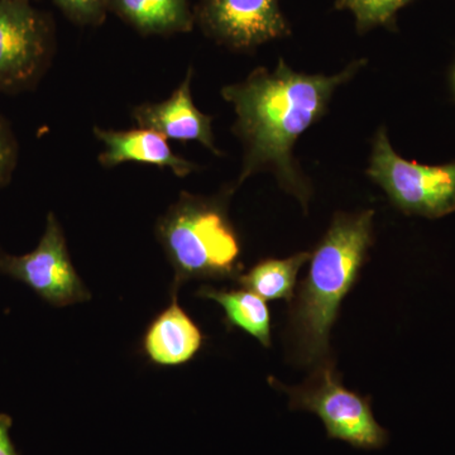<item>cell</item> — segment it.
I'll return each mask as SVG.
<instances>
[{"mask_svg":"<svg viewBox=\"0 0 455 455\" xmlns=\"http://www.w3.org/2000/svg\"><path fill=\"white\" fill-rule=\"evenodd\" d=\"M453 89H454V92H455V68L453 71Z\"/></svg>","mask_w":455,"mask_h":455,"instance_id":"cell-19","label":"cell"},{"mask_svg":"<svg viewBox=\"0 0 455 455\" xmlns=\"http://www.w3.org/2000/svg\"><path fill=\"white\" fill-rule=\"evenodd\" d=\"M194 70L188 68L184 80L170 98L160 103H143L132 109V116L140 128L160 133L166 140L197 142L215 156H223L215 143L212 116L197 109L191 84Z\"/></svg>","mask_w":455,"mask_h":455,"instance_id":"cell-9","label":"cell"},{"mask_svg":"<svg viewBox=\"0 0 455 455\" xmlns=\"http://www.w3.org/2000/svg\"><path fill=\"white\" fill-rule=\"evenodd\" d=\"M367 175L407 215L438 220L455 212V161L427 166L392 148L386 128L374 134Z\"/></svg>","mask_w":455,"mask_h":455,"instance_id":"cell-5","label":"cell"},{"mask_svg":"<svg viewBox=\"0 0 455 455\" xmlns=\"http://www.w3.org/2000/svg\"><path fill=\"white\" fill-rule=\"evenodd\" d=\"M92 131L104 146L98 161L106 169L127 163L145 164L169 169L178 178H187L199 170L196 164L176 155L157 132L140 127L124 131L94 127Z\"/></svg>","mask_w":455,"mask_h":455,"instance_id":"cell-10","label":"cell"},{"mask_svg":"<svg viewBox=\"0 0 455 455\" xmlns=\"http://www.w3.org/2000/svg\"><path fill=\"white\" fill-rule=\"evenodd\" d=\"M412 0H335V7L348 11L355 20L359 33H367L379 27L392 28L398 12Z\"/></svg>","mask_w":455,"mask_h":455,"instance_id":"cell-15","label":"cell"},{"mask_svg":"<svg viewBox=\"0 0 455 455\" xmlns=\"http://www.w3.org/2000/svg\"><path fill=\"white\" fill-rule=\"evenodd\" d=\"M373 220L372 209L337 212L311 253L309 272L291 300L286 331L296 363L315 368L331 361V331L373 244Z\"/></svg>","mask_w":455,"mask_h":455,"instance_id":"cell-2","label":"cell"},{"mask_svg":"<svg viewBox=\"0 0 455 455\" xmlns=\"http://www.w3.org/2000/svg\"><path fill=\"white\" fill-rule=\"evenodd\" d=\"M66 20L77 27L97 28L106 22L109 0H52Z\"/></svg>","mask_w":455,"mask_h":455,"instance_id":"cell-16","label":"cell"},{"mask_svg":"<svg viewBox=\"0 0 455 455\" xmlns=\"http://www.w3.org/2000/svg\"><path fill=\"white\" fill-rule=\"evenodd\" d=\"M310 252H299L289 259H263L247 274L236 278V283L248 291H252L265 300H286L291 302L296 278L305 263L309 262Z\"/></svg>","mask_w":455,"mask_h":455,"instance_id":"cell-14","label":"cell"},{"mask_svg":"<svg viewBox=\"0 0 455 455\" xmlns=\"http://www.w3.org/2000/svg\"><path fill=\"white\" fill-rule=\"evenodd\" d=\"M0 272L22 281L55 307L92 299L71 262L64 230L53 212L47 215L46 229L36 250L25 256L0 254Z\"/></svg>","mask_w":455,"mask_h":455,"instance_id":"cell-8","label":"cell"},{"mask_svg":"<svg viewBox=\"0 0 455 455\" xmlns=\"http://www.w3.org/2000/svg\"><path fill=\"white\" fill-rule=\"evenodd\" d=\"M31 2H32V0H31Z\"/></svg>","mask_w":455,"mask_h":455,"instance_id":"cell-20","label":"cell"},{"mask_svg":"<svg viewBox=\"0 0 455 455\" xmlns=\"http://www.w3.org/2000/svg\"><path fill=\"white\" fill-rule=\"evenodd\" d=\"M235 190L230 187L212 196L182 191L158 220L156 235L175 269L176 287L188 280L241 276V239L228 212Z\"/></svg>","mask_w":455,"mask_h":455,"instance_id":"cell-3","label":"cell"},{"mask_svg":"<svg viewBox=\"0 0 455 455\" xmlns=\"http://www.w3.org/2000/svg\"><path fill=\"white\" fill-rule=\"evenodd\" d=\"M12 418L0 414V455H18L17 449L12 442Z\"/></svg>","mask_w":455,"mask_h":455,"instance_id":"cell-18","label":"cell"},{"mask_svg":"<svg viewBox=\"0 0 455 455\" xmlns=\"http://www.w3.org/2000/svg\"><path fill=\"white\" fill-rule=\"evenodd\" d=\"M366 64V59H358L335 75H309L292 70L280 59L274 70L257 68L242 82L224 86L221 97L235 113L232 132L243 148L233 187L268 172L307 212L313 185L293 148L302 134L328 113L337 90Z\"/></svg>","mask_w":455,"mask_h":455,"instance_id":"cell-1","label":"cell"},{"mask_svg":"<svg viewBox=\"0 0 455 455\" xmlns=\"http://www.w3.org/2000/svg\"><path fill=\"white\" fill-rule=\"evenodd\" d=\"M18 164V142L8 122L0 116V188L11 181Z\"/></svg>","mask_w":455,"mask_h":455,"instance_id":"cell-17","label":"cell"},{"mask_svg":"<svg viewBox=\"0 0 455 455\" xmlns=\"http://www.w3.org/2000/svg\"><path fill=\"white\" fill-rule=\"evenodd\" d=\"M194 18L209 40L233 52H253L292 32L280 0H199Z\"/></svg>","mask_w":455,"mask_h":455,"instance_id":"cell-7","label":"cell"},{"mask_svg":"<svg viewBox=\"0 0 455 455\" xmlns=\"http://www.w3.org/2000/svg\"><path fill=\"white\" fill-rule=\"evenodd\" d=\"M55 25L31 0H0V92L37 85L55 53Z\"/></svg>","mask_w":455,"mask_h":455,"instance_id":"cell-6","label":"cell"},{"mask_svg":"<svg viewBox=\"0 0 455 455\" xmlns=\"http://www.w3.org/2000/svg\"><path fill=\"white\" fill-rule=\"evenodd\" d=\"M197 296L218 302L228 323L252 335L263 347L271 346V315L265 299L248 290H218L203 286Z\"/></svg>","mask_w":455,"mask_h":455,"instance_id":"cell-13","label":"cell"},{"mask_svg":"<svg viewBox=\"0 0 455 455\" xmlns=\"http://www.w3.org/2000/svg\"><path fill=\"white\" fill-rule=\"evenodd\" d=\"M272 386L290 398V409L314 412L325 425L328 438L343 440L358 449H381L387 444L388 433L377 423L371 398L350 391L341 383L333 362L314 368L301 386L289 387L269 379Z\"/></svg>","mask_w":455,"mask_h":455,"instance_id":"cell-4","label":"cell"},{"mask_svg":"<svg viewBox=\"0 0 455 455\" xmlns=\"http://www.w3.org/2000/svg\"><path fill=\"white\" fill-rule=\"evenodd\" d=\"M172 293V302L149 325L143 343L146 355L158 366L188 363L203 347L202 331L178 304V290Z\"/></svg>","mask_w":455,"mask_h":455,"instance_id":"cell-11","label":"cell"},{"mask_svg":"<svg viewBox=\"0 0 455 455\" xmlns=\"http://www.w3.org/2000/svg\"><path fill=\"white\" fill-rule=\"evenodd\" d=\"M109 13L142 36L170 37L196 27L188 0H109Z\"/></svg>","mask_w":455,"mask_h":455,"instance_id":"cell-12","label":"cell"}]
</instances>
